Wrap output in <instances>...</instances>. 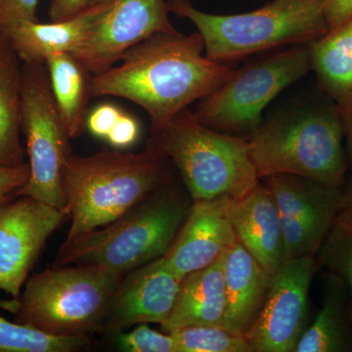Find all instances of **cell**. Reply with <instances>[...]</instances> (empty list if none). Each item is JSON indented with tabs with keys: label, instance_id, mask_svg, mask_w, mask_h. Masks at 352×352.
<instances>
[{
	"label": "cell",
	"instance_id": "cell-22",
	"mask_svg": "<svg viewBox=\"0 0 352 352\" xmlns=\"http://www.w3.org/2000/svg\"><path fill=\"white\" fill-rule=\"evenodd\" d=\"M21 61L9 43L0 50V166L25 163L21 143Z\"/></svg>",
	"mask_w": 352,
	"mask_h": 352
},
{
	"label": "cell",
	"instance_id": "cell-3",
	"mask_svg": "<svg viewBox=\"0 0 352 352\" xmlns=\"http://www.w3.org/2000/svg\"><path fill=\"white\" fill-rule=\"evenodd\" d=\"M337 104L298 101L273 113L248 136L259 178L289 173L342 187L349 171Z\"/></svg>",
	"mask_w": 352,
	"mask_h": 352
},
{
	"label": "cell",
	"instance_id": "cell-15",
	"mask_svg": "<svg viewBox=\"0 0 352 352\" xmlns=\"http://www.w3.org/2000/svg\"><path fill=\"white\" fill-rule=\"evenodd\" d=\"M234 199L194 201L164 263L184 278L214 263L237 240L231 221Z\"/></svg>",
	"mask_w": 352,
	"mask_h": 352
},
{
	"label": "cell",
	"instance_id": "cell-28",
	"mask_svg": "<svg viewBox=\"0 0 352 352\" xmlns=\"http://www.w3.org/2000/svg\"><path fill=\"white\" fill-rule=\"evenodd\" d=\"M39 0H0V34L21 22H36Z\"/></svg>",
	"mask_w": 352,
	"mask_h": 352
},
{
	"label": "cell",
	"instance_id": "cell-34",
	"mask_svg": "<svg viewBox=\"0 0 352 352\" xmlns=\"http://www.w3.org/2000/svg\"><path fill=\"white\" fill-rule=\"evenodd\" d=\"M342 126H344V139H346V153L349 170L352 173V92L337 102Z\"/></svg>",
	"mask_w": 352,
	"mask_h": 352
},
{
	"label": "cell",
	"instance_id": "cell-11",
	"mask_svg": "<svg viewBox=\"0 0 352 352\" xmlns=\"http://www.w3.org/2000/svg\"><path fill=\"white\" fill-rule=\"evenodd\" d=\"M319 270L314 256L286 261L271 277L258 318L244 337L252 352H295L309 326V289Z\"/></svg>",
	"mask_w": 352,
	"mask_h": 352
},
{
	"label": "cell",
	"instance_id": "cell-32",
	"mask_svg": "<svg viewBox=\"0 0 352 352\" xmlns=\"http://www.w3.org/2000/svg\"><path fill=\"white\" fill-rule=\"evenodd\" d=\"M140 135V126L138 120L122 112L117 124L109 134L107 140L113 147L124 149L131 147Z\"/></svg>",
	"mask_w": 352,
	"mask_h": 352
},
{
	"label": "cell",
	"instance_id": "cell-20",
	"mask_svg": "<svg viewBox=\"0 0 352 352\" xmlns=\"http://www.w3.org/2000/svg\"><path fill=\"white\" fill-rule=\"evenodd\" d=\"M295 352H352L351 298L342 278L326 271L323 303Z\"/></svg>",
	"mask_w": 352,
	"mask_h": 352
},
{
	"label": "cell",
	"instance_id": "cell-1",
	"mask_svg": "<svg viewBox=\"0 0 352 352\" xmlns=\"http://www.w3.org/2000/svg\"><path fill=\"white\" fill-rule=\"evenodd\" d=\"M198 32H160L132 46L118 65L92 76L91 96H115L143 109L156 131L178 113L219 87L232 63L204 54Z\"/></svg>",
	"mask_w": 352,
	"mask_h": 352
},
{
	"label": "cell",
	"instance_id": "cell-12",
	"mask_svg": "<svg viewBox=\"0 0 352 352\" xmlns=\"http://www.w3.org/2000/svg\"><path fill=\"white\" fill-rule=\"evenodd\" d=\"M170 13L166 0H116L71 54L90 75H100L132 46L160 32H177Z\"/></svg>",
	"mask_w": 352,
	"mask_h": 352
},
{
	"label": "cell",
	"instance_id": "cell-8",
	"mask_svg": "<svg viewBox=\"0 0 352 352\" xmlns=\"http://www.w3.org/2000/svg\"><path fill=\"white\" fill-rule=\"evenodd\" d=\"M311 69L310 50L289 46L267 58L234 69L212 94L197 102L193 113L205 126L224 133L256 131L265 108Z\"/></svg>",
	"mask_w": 352,
	"mask_h": 352
},
{
	"label": "cell",
	"instance_id": "cell-18",
	"mask_svg": "<svg viewBox=\"0 0 352 352\" xmlns=\"http://www.w3.org/2000/svg\"><path fill=\"white\" fill-rule=\"evenodd\" d=\"M113 2L61 22L18 23L1 34L22 63L45 64L47 58L55 53H73Z\"/></svg>",
	"mask_w": 352,
	"mask_h": 352
},
{
	"label": "cell",
	"instance_id": "cell-29",
	"mask_svg": "<svg viewBox=\"0 0 352 352\" xmlns=\"http://www.w3.org/2000/svg\"><path fill=\"white\" fill-rule=\"evenodd\" d=\"M29 177V164L0 166V210L16 199V193L24 186Z\"/></svg>",
	"mask_w": 352,
	"mask_h": 352
},
{
	"label": "cell",
	"instance_id": "cell-4",
	"mask_svg": "<svg viewBox=\"0 0 352 352\" xmlns=\"http://www.w3.org/2000/svg\"><path fill=\"white\" fill-rule=\"evenodd\" d=\"M192 204L170 182L107 226L64 242L53 265L95 266L124 276L168 251Z\"/></svg>",
	"mask_w": 352,
	"mask_h": 352
},
{
	"label": "cell",
	"instance_id": "cell-25",
	"mask_svg": "<svg viewBox=\"0 0 352 352\" xmlns=\"http://www.w3.org/2000/svg\"><path fill=\"white\" fill-rule=\"evenodd\" d=\"M315 258L319 270L323 268L346 282L352 307V208L340 210Z\"/></svg>",
	"mask_w": 352,
	"mask_h": 352
},
{
	"label": "cell",
	"instance_id": "cell-6",
	"mask_svg": "<svg viewBox=\"0 0 352 352\" xmlns=\"http://www.w3.org/2000/svg\"><path fill=\"white\" fill-rule=\"evenodd\" d=\"M148 143L177 168L193 201L237 200L261 182L248 138L205 126L188 108L151 131Z\"/></svg>",
	"mask_w": 352,
	"mask_h": 352
},
{
	"label": "cell",
	"instance_id": "cell-14",
	"mask_svg": "<svg viewBox=\"0 0 352 352\" xmlns=\"http://www.w3.org/2000/svg\"><path fill=\"white\" fill-rule=\"evenodd\" d=\"M182 279L162 258L126 273L109 298L103 333L118 335L140 324L163 325L175 307Z\"/></svg>",
	"mask_w": 352,
	"mask_h": 352
},
{
	"label": "cell",
	"instance_id": "cell-24",
	"mask_svg": "<svg viewBox=\"0 0 352 352\" xmlns=\"http://www.w3.org/2000/svg\"><path fill=\"white\" fill-rule=\"evenodd\" d=\"M90 342L88 336H52L0 315V352H75L87 349Z\"/></svg>",
	"mask_w": 352,
	"mask_h": 352
},
{
	"label": "cell",
	"instance_id": "cell-23",
	"mask_svg": "<svg viewBox=\"0 0 352 352\" xmlns=\"http://www.w3.org/2000/svg\"><path fill=\"white\" fill-rule=\"evenodd\" d=\"M310 65L336 102L352 92V16L312 44Z\"/></svg>",
	"mask_w": 352,
	"mask_h": 352
},
{
	"label": "cell",
	"instance_id": "cell-27",
	"mask_svg": "<svg viewBox=\"0 0 352 352\" xmlns=\"http://www.w3.org/2000/svg\"><path fill=\"white\" fill-rule=\"evenodd\" d=\"M120 349L129 352H177L175 339L170 333H161L148 324H140L129 333L115 335Z\"/></svg>",
	"mask_w": 352,
	"mask_h": 352
},
{
	"label": "cell",
	"instance_id": "cell-10",
	"mask_svg": "<svg viewBox=\"0 0 352 352\" xmlns=\"http://www.w3.org/2000/svg\"><path fill=\"white\" fill-rule=\"evenodd\" d=\"M276 203L285 242V263L316 256L333 220L344 208V186L329 187L302 176L261 178Z\"/></svg>",
	"mask_w": 352,
	"mask_h": 352
},
{
	"label": "cell",
	"instance_id": "cell-7",
	"mask_svg": "<svg viewBox=\"0 0 352 352\" xmlns=\"http://www.w3.org/2000/svg\"><path fill=\"white\" fill-rule=\"evenodd\" d=\"M122 275L90 265L54 266L27 280L19 296L0 300L13 321L59 337L103 333L108 300Z\"/></svg>",
	"mask_w": 352,
	"mask_h": 352
},
{
	"label": "cell",
	"instance_id": "cell-33",
	"mask_svg": "<svg viewBox=\"0 0 352 352\" xmlns=\"http://www.w3.org/2000/svg\"><path fill=\"white\" fill-rule=\"evenodd\" d=\"M329 31L339 27L352 16V0H323Z\"/></svg>",
	"mask_w": 352,
	"mask_h": 352
},
{
	"label": "cell",
	"instance_id": "cell-13",
	"mask_svg": "<svg viewBox=\"0 0 352 352\" xmlns=\"http://www.w3.org/2000/svg\"><path fill=\"white\" fill-rule=\"evenodd\" d=\"M69 219L68 210L22 196L0 210V289L20 295L51 235Z\"/></svg>",
	"mask_w": 352,
	"mask_h": 352
},
{
	"label": "cell",
	"instance_id": "cell-26",
	"mask_svg": "<svg viewBox=\"0 0 352 352\" xmlns=\"http://www.w3.org/2000/svg\"><path fill=\"white\" fill-rule=\"evenodd\" d=\"M168 333L177 352H252L244 335L219 326H190Z\"/></svg>",
	"mask_w": 352,
	"mask_h": 352
},
{
	"label": "cell",
	"instance_id": "cell-5",
	"mask_svg": "<svg viewBox=\"0 0 352 352\" xmlns=\"http://www.w3.org/2000/svg\"><path fill=\"white\" fill-rule=\"evenodd\" d=\"M171 13L193 23L206 56L220 63L285 46L302 45L327 34L323 0H272L251 12H203L190 0H168Z\"/></svg>",
	"mask_w": 352,
	"mask_h": 352
},
{
	"label": "cell",
	"instance_id": "cell-17",
	"mask_svg": "<svg viewBox=\"0 0 352 352\" xmlns=\"http://www.w3.org/2000/svg\"><path fill=\"white\" fill-rule=\"evenodd\" d=\"M226 307L223 328L245 335L263 307L271 276L236 240L223 254Z\"/></svg>",
	"mask_w": 352,
	"mask_h": 352
},
{
	"label": "cell",
	"instance_id": "cell-9",
	"mask_svg": "<svg viewBox=\"0 0 352 352\" xmlns=\"http://www.w3.org/2000/svg\"><path fill=\"white\" fill-rule=\"evenodd\" d=\"M20 91L30 177L16 198L31 197L67 210L63 173L72 155V138L58 112L45 64L22 63Z\"/></svg>",
	"mask_w": 352,
	"mask_h": 352
},
{
	"label": "cell",
	"instance_id": "cell-30",
	"mask_svg": "<svg viewBox=\"0 0 352 352\" xmlns=\"http://www.w3.org/2000/svg\"><path fill=\"white\" fill-rule=\"evenodd\" d=\"M113 1L116 0H51L48 14L51 22H61Z\"/></svg>",
	"mask_w": 352,
	"mask_h": 352
},
{
	"label": "cell",
	"instance_id": "cell-2",
	"mask_svg": "<svg viewBox=\"0 0 352 352\" xmlns=\"http://www.w3.org/2000/svg\"><path fill=\"white\" fill-rule=\"evenodd\" d=\"M170 166L166 157L148 142L138 154L117 150L87 157L72 154L63 173L71 219L65 242L107 226L170 184Z\"/></svg>",
	"mask_w": 352,
	"mask_h": 352
},
{
	"label": "cell",
	"instance_id": "cell-35",
	"mask_svg": "<svg viewBox=\"0 0 352 352\" xmlns=\"http://www.w3.org/2000/svg\"><path fill=\"white\" fill-rule=\"evenodd\" d=\"M344 208H352V180H351V182L349 183V185H346V186H344Z\"/></svg>",
	"mask_w": 352,
	"mask_h": 352
},
{
	"label": "cell",
	"instance_id": "cell-21",
	"mask_svg": "<svg viewBox=\"0 0 352 352\" xmlns=\"http://www.w3.org/2000/svg\"><path fill=\"white\" fill-rule=\"evenodd\" d=\"M45 66L62 122L72 139L78 138L87 129L92 76L69 53L51 55Z\"/></svg>",
	"mask_w": 352,
	"mask_h": 352
},
{
	"label": "cell",
	"instance_id": "cell-19",
	"mask_svg": "<svg viewBox=\"0 0 352 352\" xmlns=\"http://www.w3.org/2000/svg\"><path fill=\"white\" fill-rule=\"evenodd\" d=\"M226 307L222 254L207 267L183 278L173 311L161 327L164 333L190 326L223 327Z\"/></svg>",
	"mask_w": 352,
	"mask_h": 352
},
{
	"label": "cell",
	"instance_id": "cell-16",
	"mask_svg": "<svg viewBox=\"0 0 352 352\" xmlns=\"http://www.w3.org/2000/svg\"><path fill=\"white\" fill-rule=\"evenodd\" d=\"M231 221L241 244L272 277L285 263L283 226L272 193L261 180L234 201Z\"/></svg>",
	"mask_w": 352,
	"mask_h": 352
},
{
	"label": "cell",
	"instance_id": "cell-36",
	"mask_svg": "<svg viewBox=\"0 0 352 352\" xmlns=\"http://www.w3.org/2000/svg\"><path fill=\"white\" fill-rule=\"evenodd\" d=\"M6 43V39L4 38L3 36H2L1 34H0V50H1V48L3 47L4 44Z\"/></svg>",
	"mask_w": 352,
	"mask_h": 352
},
{
	"label": "cell",
	"instance_id": "cell-31",
	"mask_svg": "<svg viewBox=\"0 0 352 352\" xmlns=\"http://www.w3.org/2000/svg\"><path fill=\"white\" fill-rule=\"evenodd\" d=\"M122 112L111 104H103L88 113L87 129L95 138L107 139Z\"/></svg>",
	"mask_w": 352,
	"mask_h": 352
}]
</instances>
